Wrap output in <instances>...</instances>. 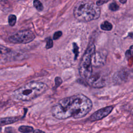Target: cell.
Returning a JSON list of instances; mask_svg holds the SVG:
<instances>
[{"instance_id":"cell-21","label":"cell","mask_w":133,"mask_h":133,"mask_svg":"<svg viewBox=\"0 0 133 133\" xmlns=\"http://www.w3.org/2000/svg\"><path fill=\"white\" fill-rule=\"evenodd\" d=\"M15 131L13 128L12 127H8L6 128L5 130V133H13Z\"/></svg>"},{"instance_id":"cell-12","label":"cell","mask_w":133,"mask_h":133,"mask_svg":"<svg viewBox=\"0 0 133 133\" xmlns=\"http://www.w3.org/2000/svg\"><path fill=\"white\" fill-rule=\"evenodd\" d=\"M17 18L14 15H10L8 17V23L10 26H14L16 24Z\"/></svg>"},{"instance_id":"cell-10","label":"cell","mask_w":133,"mask_h":133,"mask_svg":"<svg viewBox=\"0 0 133 133\" xmlns=\"http://www.w3.org/2000/svg\"><path fill=\"white\" fill-rule=\"evenodd\" d=\"M112 25L111 23L107 21H105L103 23L101 26V28L103 30L105 31H111L112 29Z\"/></svg>"},{"instance_id":"cell-13","label":"cell","mask_w":133,"mask_h":133,"mask_svg":"<svg viewBox=\"0 0 133 133\" xmlns=\"http://www.w3.org/2000/svg\"><path fill=\"white\" fill-rule=\"evenodd\" d=\"M10 52V49L3 45H0V54H6Z\"/></svg>"},{"instance_id":"cell-19","label":"cell","mask_w":133,"mask_h":133,"mask_svg":"<svg viewBox=\"0 0 133 133\" xmlns=\"http://www.w3.org/2000/svg\"><path fill=\"white\" fill-rule=\"evenodd\" d=\"M62 81V80L59 77H56L55 79V85L57 87L59 86L61 84Z\"/></svg>"},{"instance_id":"cell-9","label":"cell","mask_w":133,"mask_h":133,"mask_svg":"<svg viewBox=\"0 0 133 133\" xmlns=\"http://www.w3.org/2000/svg\"><path fill=\"white\" fill-rule=\"evenodd\" d=\"M18 130L20 132H23V133H30L34 130V129L30 126H27V125H22L20 126Z\"/></svg>"},{"instance_id":"cell-20","label":"cell","mask_w":133,"mask_h":133,"mask_svg":"<svg viewBox=\"0 0 133 133\" xmlns=\"http://www.w3.org/2000/svg\"><path fill=\"white\" fill-rule=\"evenodd\" d=\"M109 1V0H98V1H97L96 2V4H97L98 6L102 5H103L104 4L107 3Z\"/></svg>"},{"instance_id":"cell-24","label":"cell","mask_w":133,"mask_h":133,"mask_svg":"<svg viewBox=\"0 0 133 133\" xmlns=\"http://www.w3.org/2000/svg\"><path fill=\"white\" fill-rule=\"evenodd\" d=\"M1 1H6V0H1Z\"/></svg>"},{"instance_id":"cell-15","label":"cell","mask_w":133,"mask_h":133,"mask_svg":"<svg viewBox=\"0 0 133 133\" xmlns=\"http://www.w3.org/2000/svg\"><path fill=\"white\" fill-rule=\"evenodd\" d=\"M109 8L112 11H116L119 9V6L115 3H112L109 5Z\"/></svg>"},{"instance_id":"cell-8","label":"cell","mask_w":133,"mask_h":133,"mask_svg":"<svg viewBox=\"0 0 133 133\" xmlns=\"http://www.w3.org/2000/svg\"><path fill=\"white\" fill-rule=\"evenodd\" d=\"M19 120V117L16 116H12V117H7L0 119V126H4L15 123Z\"/></svg>"},{"instance_id":"cell-23","label":"cell","mask_w":133,"mask_h":133,"mask_svg":"<svg viewBox=\"0 0 133 133\" xmlns=\"http://www.w3.org/2000/svg\"><path fill=\"white\" fill-rule=\"evenodd\" d=\"M119 1L122 4H125L127 2V0H119Z\"/></svg>"},{"instance_id":"cell-1","label":"cell","mask_w":133,"mask_h":133,"mask_svg":"<svg viewBox=\"0 0 133 133\" xmlns=\"http://www.w3.org/2000/svg\"><path fill=\"white\" fill-rule=\"evenodd\" d=\"M92 107L93 103L88 97L78 94L61 99L52 108V113L58 120L81 119L85 116Z\"/></svg>"},{"instance_id":"cell-16","label":"cell","mask_w":133,"mask_h":133,"mask_svg":"<svg viewBox=\"0 0 133 133\" xmlns=\"http://www.w3.org/2000/svg\"><path fill=\"white\" fill-rule=\"evenodd\" d=\"M53 46V40L49 38L46 41V48L47 49H49L52 48Z\"/></svg>"},{"instance_id":"cell-14","label":"cell","mask_w":133,"mask_h":133,"mask_svg":"<svg viewBox=\"0 0 133 133\" xmlns=\"http://www.w3.org/2000/svg\"><path fill=\"white\" fill-rule=\"evenodd\" d=\"M73 52L74 55H75L74 59L76 60V58H77V56H78V55H79V47L75 43H73Z\"/></svg>"},{"instance_id":"cell-17","label":"cell","mask_w":133,"mask_h":133,"mask_svg":"<svg viewBox=\"0 0 133 133\" xmlns=\"http://www.w3.org/2000/svg\"><path fill=\"white\" fill-rule=\"evenodd\" d=\"M133 55V45L131 46L129 49L126 52V56L127 58H129Z\"/></svg>"},{"instance_id":"cell-3","label":"cell","mask_w":133,"mask_h":133,"mask_svg":"<svg viewBox=\"0 0 133 133\" xmlns=\"http://www.w3.org/2000/svg\"><path fill=\"white\" fill-rule=\"evenodd\" d=\"M73 13L78 20L88 22L99 18L101 9L92 0H82L75 5Z\"/></svg>"},{"instance_id":"cell-7","label":"cell","mask_w":133,"mask_h":133,"mask_svg":"<svg viewBox=\"0 0 133 133\" xmlns=\"http://www.w3.org/2000/svg\"><path fill=\"white\" fill-rule=\"evenodd\" d=\"M106 54L104 52H95L92 58V64L95 66H100L104 64L106 59Z\"/></svg>"},{"instance_id":"cell-22","label":"cell","mask_w":133,"mask_h":133,"mask_svg":"<svg viewBox=\"0 0 133 133\" xmlns=\"http://www.w3.org/2000/svg\"><path fill=\"white\" fill-rule=\"evenodd\" d=\"M33 133H46V132L40 129H36L35 130H33Z\"/></svg>"},{"instance_id":"cell-18","label":"cell","mask_w":133,"mask_h":133,"mask_svg":"<svg viewBox=\"0 0 133 133\" xmlns=\"http://www.w3.org/2000/svg\"><path fill=\"white\" fill-rule=\"evenodd\" d=\"M62 36V32L61 31H57L55 33V34L53 36L54 40H57Z\"/></svg>"},{"instance_id":"cell-5","label":"cell","mask_w":133,"mask_h":133,"mask_svg":"<svg viewBox=\"0 0 133 133\" xmlns=\"http://www.w3.org/2000/svg\"><path fill=\"white\" fill-rule=\"evenodd\" d=\"M36 37L30 30H23L18 32L9 38L10 42L14 44H27L35 40Z\"/></svg>"},{"instance_id":"cell-6","label":"cell","mask_w":133,"mask_h":133,"mask_svg":"<svg viewBox=\"0 0 133 133\" xmlns=\"http://www.w3.org/2000/svg\"><path fill=\"white\" fill-rule=\"evenodd\" d=\"M113 108V106H110L100 109L91 115L88 120L91 122H95L102 120L111 113Z\"/></svg>"},{"instance_id":"cell-2","label":"cell","mask_w":133,"mask_h":133,"mask_svg":"<svg viewBox=\"0 0 133 133\" xmlns=\"http://www.w3.org/2000/svg\"><path fill=\"white\" fill-rule=\"evenodd\" d=\"M48 87L41 82H31L15 90L12 94L14 100L18 102H28L45 93Z\"/></svg>"},{"instance_id":"cell-25","label":"cell","mask_w":133,"mask_h":133,"mask_svg":"<svg viewBox=\"0 0 133 133\" xmlns=\"http://www.w3.org/2000/svg\"><path fill=\"white\" fill-rule=\"evenodd\" d=\"M14 1H17V0H14Z\"/></svg>"},{"instance_id":"cell-4","label":"cell","mask_w":133,"mask_h":133,"mask_svg":"<svg viewBox=\"0 0 133 133\" xmlns=\"http://www.w3.org/2000/svg\"><path fill=\"white\" fill-rule=\"evenodd\" d=\"M96 52L95 46L92 43L88 46L84 55L82 56L79 64V72L81 77L87 80L93 74L92 58Z\"/></svg>"},{"instance_id":"cell-11","label":"cell","mask_w":133,"mask_h":133,"mask_svg":"<svg viewBox=\"0 0 133 133\" xmlns=\"http://www.w3.org/2000/svg\"><path fill=\"white\" fill-rule=\"evenodd\" d=\"M33 5H34L35 7L38 11L41 12L43 10V5L42 3L40 1H39V0H35V1H33Z\"/></svg>"}]
</instances>
